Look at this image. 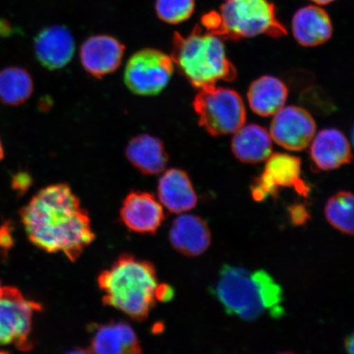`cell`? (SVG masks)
<instances>
[{"instance_id":"23","label":"cell","mask_w":354,"mask_h":354,"mask_svg":"<svg viewBox=\"0 0 354 354\" xmlns=\"http://www.w3.org/2000/svg\"><path fill=\"white\" fill-rule=\"evenodd\" d=\"M353 194L342 192L329 199L325 207V214L332 227L353 236Z\"/></svg>"},{"instance_id":"11","label":"cell","mask_w":354,"mask_h":354,"mask_svg":"<svg viewBox=\"0 0 354 354\" xmlns=\"http://www.w3.org/2000/svg\"><path fill=\"white\" fill-rule=\"evenodd\" d=\"M122 223L130 231L154 234L165 219V211L158 199L147 192H131L124 199L120 211Z\"/></svg>"},{"instance_id":"4","label":"cell","mask_w":354,"mask_h":354,"mask_svg":"<svg viewBox=\"0 0 354 354\" xmlns=\"http://www.w3.org/2000/svg\"><path fill=\"white\" fill-rule=\"evenodd\" d=\"M171 57L179 72L198 90L216 86L218 82H232L237 77L221 39L207 30L203 32L198 25L187 37L174 34Z\"/></svg>"},{"instance_id":"14","label":"cell","mask_w":354,"mask_h":354,"mask_svg":"<svg viewBox=\"0 0 354 354\" xmlns=\"http://www.w3.org/2000/svg\"><path fill=\"white\" fill-rule=\"evenodd\" d=\"M310 145V156L317 169H338L352 162L351 144L346 136L335 128L318 132L314 136Z\"/></svg>"},{"instance_id":"21","label":"cell","mask_w":354,"mask_h":354,"mask_svg":"<svg viewBox=\"0 0 354 354\" xmlns=\"http://www.w3.org/2000/svg\"><path fill=\"white\" fill-rule=\"evenodd\" d=\"M288 93L286 86L280 79L263 76L251 84L247 97L254 113L261 117H269L284 107Z\"/></svg>"},{"instance_id":"9","label":"cell","mask_w":354,"mask_h":354,"mask_svg":"<svg viewBox=\"0 0 354 354\" xmlns=\"http://www.w3.org/2000/svg\"><path fill=\"white\" fill-rule=\"evenodd\" d=\"M273 116L269 131L272 141L290 151L308 147L316 135L317 125L306 109L284 106Z\"/></svg>"},{"instance_id":"16","label":"cell","mask_w":354,"mask_h":354,"mask_svg":"<svg viewBox=\"0 0 354 354\" xmlns=\"http://www.w3.org/2000/svg\"><path fill=\"white\" fill-rule=\"evenodd\" d=\"M169 239L176 250L189 257L203 254L212 242L210 230L206 221L190 214L180 215L174 220Z\"/></svg>"},{"instance_id":"31","label":"cell","mask_w":354,"mask_h":354,"mask_svg":"<svg viewBox=\"0 0 354 354\" xmlns=\"http://www.w3.org/2000/svg\"><path fill=\"white\" fill-rule=\"evenodd\" d=\"M1 290H2V287H1V286H0V292H1Z\"/></svg>"},{"instance_id":"20","label":"cell","mask_w":354,"mask_h":354,"mask_svg":"<svg viewBox=\"0 0 354 354\" xmlns=\"http://www.w3.org/2000/svg\"><path fill=\"white\" fill-rule=\"evenodd\" d=\"M126 155L131 165L145 175L162 174L169 160L162 141L146 134L136 136L129 141Z\"/></svg>"},{"instance_id":"17","label":"cell","mask_w":354,"mask_h":354,"mask_svg":"<svg viewBox=\"0 0 354 354\" xmlns=\"http://www.w3.org/2000/svg\"><path fill=\"white\" fill-rule=\"evenodd\" d=\"M292 33L304 47H316L328 41L333 34L330 17L317 4L299 8L292 19Z\"/></svg>"},{"instance_id":"30","label":"cell","mask_w":354,"mask_h":354,"mask_svg":"<svg viewBox=\"0 0 354 354\" xmlns=\"http://www.w3.org/2000/svg\"><path fill=\"white\" fill-rule=\"evenodd\" d=\"M4 157V152H3V148L1 143V140H0V161L2 160V159Z\"/></svg>"},{"instance_id":"6","label":"cell","mask_w":354,"mask_h":354,"mask_svg":"<svg viewBox=\"0 0 354 354\" xmlns=\"http://www.w3.org/2000/svg\"><path fill=\"white\" fill-rule=\"evenodd\" d=\"M193 107L199 126L212 136L234 134L246 122V109L241 96L231 88H202L194 100Z\"/></svg>"},{"instance_id":"12","label":"cell","mask_w":354,"mask_h":354,"mask_svg":"<svg viewBox=\"0 0 354 354\" xmlns=\"http://www.w3.org/2000/svg\"><path fill=\"white\" fill-rule=\"evenodd\" d=\"M125 46L109 35H95L82 44L80 56L83 68L101 78L114 73L122 64Z\"/></svg>"},{"instance_id":"18","label":"cell","mask_w":354,"mask_h":354,"mask_svg":"<svg viewBox=\"0 0 354 354\" xmlns=\"http://www.w3.org/2000/svg\"><path fill=\"white\" fill-rule=\"evenodd\" d=\"M158 201L167 210L183 214L196 207L198 198L187 172L172 168L159 179Z\"/></svg>"},{"instance_id":"26","label":"cell","mask_w":354,"mask_h":354,"mask_svg":"<svg viewBox=\"0 0 354 354\" xmlns=\"http://www.w3.org/2000/svg\"><path fill=\"white\" fill-rule=\"evenodd\" d=\"M32 183V178L26 172H19L12 178V187L17 192H26Z\"/></svg>"},{"instance_id":"8","label":"cell","mask_w":354,"mask_h":354,"mask_svg":"<svg viewBox=\"0 0 354 354\" xmlns=\"http://www.w3.org/2000/svg\"><path fill=\"white\" fill-rule=\"evenodd\" d=\"M174 73L171 56L154 48H144L128 60L124 80L129 90L142 96L156 95Z\"/></svg>"},{"instance_id":"22","label":"cell","mask_w":354,"mask_h":354,"mask_svg":"<svg viewBox=\"0 0 354 354\" xmlns=\"http://www.w3.org/2000/svg\"><path fill=\"white\" fill-rule=\"evenodd\" d=\"M34 90L30 73L19 66L0 71V101L3 104L19 106L32 96Z\"/></svg>"},{"instance_id":"15","label":"cell","mask_w":354,"mask_h":354,"mask_svg":"<svg viewBox=\"0 0 354 354\" xmlns=\"http://www.w3.org/2000/svg\"><path fill=\"white\" fill-rule=\"evenodd\" d=\"M88 352L100 354L140 353L138 337L127 323L118 322L92 325Z\"/></svg>"},{"instance_id":"3","label":"cell","mask_w":354,"mask_h":354,"mask_svg":"<svg viewBox=\"0 0 354 354\" xmlns=\"http://www.w3.org/2000/svg\"><path fill=\"white\" fill-rule=\"evenodd\" d=\"M98 283L104 305L133 320L145 321L157 302L159 283L154 266L132 255L119 257L100 274Z\"/></svg>"},{"instance_id":"1","label":"cell","mask_w":354,"mask_h":354,"mask_svg":"<svg viewBox=\"0 0 354 354\" xmlns=\"http://www.w3.org/2000/svg\"><path fill=\"white\" fill-rule=\"evenodd\" d=\"M30 242L50 254H64L72 262L95 240L91 220L66 184L48 185L20 212Z\"/></svg>"},{"instance_id":"28","label":"cell","mask_w":354,"mask_h":354,"mask_svg":"<svg viewBox=\"0 0 354 354\" xmlns=\"http://www.w3.org/2000/svg\"><path fill=\"white\" fill-rule=\"evenodd\" d=\"M353 335H351L348 336L346 339H345L344 342V348L346 349L347 353L353 354Z\"/></svg>"},{"instance_id":"25","label":"cell","mask_w":354,"mask_h":354,"mask_svg":"<svg viewBox=\"0 0 354 354\" xmlns=\"http://www.w3.org/2000/svg\"><path fill=\"white\" fill-rule=\"evenodd\" d=\"M290 220L295 225H301L307 223L310 218L308 209L302 205H295L289 209Z\"/></svg>"},{"instance_id":"10","label":"cell","mask_w":354,"mask_h":354,"mask_svg":"<svg viewBox=\"0 0 354 354\" xmlns=\"http://www.w3.org/2000/svg\"><path fill=\"white\" fill-rule=\"evenodd\" d=\"M266 161L263 174L255 180L251 187L255 201H263L268 196L277 197L281 187H295L301 194H306L308 189L299 179L301 161L299 158L286 153H272Z\"/></svg>"},{"instance_id":"19","label":"cell","mask_w":354,"mask_h":354,"mask_svg":"<svg viewBox=\"0 0 354 354\" xmlns=\"http://www.w3.org/2000/svg\"><path fill=\"white\" fill-rule=\"evenodd\" d=\"M232 152L241 162L257 165L267 160L272 153V140L265 128L250 124L234 133Z\"/></svg>"},{"instance_id":"2","label":"cell","mask_w":354,"mask_h":354,"mask_svg":"<svg viewBox=\"0 0 354 354\" xmlns=\"http://www.w3.org/2000/svg\"><path fill=\"white\" fill-rule=\"evenodd\" d=\"M212 290L228 315L243 321L258 320L266 313L274 318L284 314L282 288L263 270L224 265Z\"/></svg>"},{"instance_id":"7","label":"cell","mask_w":354,"mask_h":354,"mask_svg":"<svg viewBox=\"0 0 354 354\" xmlns=\"http://www.w3.org/2000/svg\"><path fill=\"white\" fill-rule=\"evenodd\" d=\"M41 309V305L26 299L17 288L3 287L0 292V346L13 344L21 351H29L33 316Z\"/></svg>"},{"instance_id":"29","label":"cell","mask_w":354,"mask_h":354,"mask_svg":"<svg viewBox=\"0 0 354 354\" xmlns=\"http://www.w3.org/2000/svg\"><path fill=\"white\" fill-rule=\"evenodd\" d=\"M310 1H312L314 4H317V6H323L333 3L335 0H310Z\"/></svg>"},{"instance_id":"27","label":"cell","mask_w":354,"mask_h":354,"mask_svg":"<svg viewBox=\"0 0 354 354\" xmlns=\"http://www.w3.org/2000/svg\"><path fill=\"white\" fill-rule=\"evenodd\" d=\"M174 297V290L170 286L159 284L157 290V301L169 302Z\"/></svg>"},{"instance_id":"5","label":"cell","mask_w":354,"mask_h":354,"mask_svg":"<svg viewBox=\"0 0 354 354\" xmlns=\"http://www.w3.org/2000/svg\"><path fill=\"white\" fill-rule=\"evenodd\" d=\"M202 24L207 32L233 41L262 35L278 38L287 34L275 6L268 0H223L219 12L203 16Z\"/></svg>"},{"instance_id":"13","label":"cell","mask_w":354,"mask_h":354,"mask_svg":"<svg viewBox=\"0 0 354 354\" xmlns=\"http://www.w3.org/2000/svg\"><path fill=\"white\" fill-rule=\"evenodd\" d=\"M74 38L62 26L44 28L35 39L34 50L39 64L50 70L63 68L72 60L75 53Z\"/></svg>"},{"instance_id":"24","label":"cell","mask_w":354,"mask_h":354,"mask_svg":"<svg viewBox=\"0 0 354 354\" xmlns=\"http://www.w3.org/2000/svg\"><path fill=\"white\" fill-rule=\"evenodd\" d=\"M194 0H156L155 10L159 19L168 24H179L192 16Z\"/></svg>"}]
</instances>
